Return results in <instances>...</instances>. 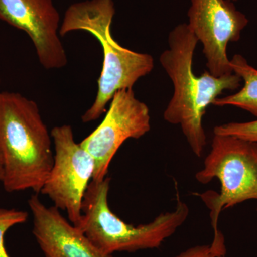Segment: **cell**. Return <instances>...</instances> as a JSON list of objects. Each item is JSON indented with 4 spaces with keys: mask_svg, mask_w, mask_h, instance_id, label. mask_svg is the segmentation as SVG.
Segmentation results:
<instances>
[{
    "mask_svg": "<svg viewBox=\"0 0 257 257\" xmlns=\"http://www.w3.org/2000/svg\"><path fill=\"white\" fill-rule=\"evenodd\" d=\"M25 211L0 208V257H10L5 246V236L8 230L28 220Z\"/></svg>",
    "mask_w": 257,
    "mask_h": 257,
    "instance_id": "7c38bea8",
    "label": "cell"
},
{
    "mask_svg": "<svg viewBox=\"0 0 257 257\" xmlns=\"http://www.w3.org/2000/svg\"><path fill=\"white\" fill-rule=\"evenodd\" d=\"M188 19L189 28L202 44L209 73L215 77L233 73L227 46L241 38L248 23L246 15L229 0H191Z\"/></svg>",
    "mask_w": 257,
    "mask_h": 257,
    "instance_id": "ba28073f",
    "label": "cell"
},
{
    "mask_svg": "<svg viewBox=\"0 0 257 257\" xmlns=\"http://www.w3.org/2000/svg\"><path fill=\"white\" fill-rule=\"evenodd\" d=\"M174 257H226V253L221 252L212 245H197L187 248Z\"/></svg>",
    "mask_w": 257,
    "mask_h": 257,
    "instance_id": "5bb4252c",
    "label": "cell"
},
{
    "mask_svg": "<svg viewBox=\"0 0 257 257\" xmlns=\"http://www.w3.org/2000/svg\"><path fill=\"white\" fill-rule=\"evenodd\" d=\"M199 183L217 179L220 192L199 195L210 211L214 229L212 244L224 246L223 234L218 229L221 212L248 200H257V143L230 135H214L204 167L195 175Z\"/></svg>",
    "mask_w": 257,
    "mask_h": 257,
    "instance_id": "5b68a950",
    "label": "cell"
},
{
    "mask_svg": "<svg viewBox=\"0 0 257 257\" xmlns=\"http://www.w3.org/2000/svg\"><path fill=\"white\" fill-rule=\"evenodd\" d=\"M230 66L233 73L237 74L243 81V87L234 94L218 97L213 104L235 106L257 117V69L250 65L241 55L233 56L230 60Z\"/></svg>",
    "mask_w": 257,
    "mask_h": 257,
    "instance_id": "8fae6325",
    "label": "cell"
},
{
    "mask_svg": "<svg viewBox=\"0 0 257 257\" xmlns=\"http://www.w3.org/2000/svg\"><path fill=\"white\" fill-rule=\"evenodd\" d=\"M34 194L28 200L32 234L45 257H114L98 249L60 210L47 207Z\"/></svg>",
    "mask_w": 257,
    "mask_h": 257,
    "instance_id": "30bf717a",
    "label": "cell"
},
{
    "mask_svg": "<svg viewBox=\"0 0 257 257\" xmlns=\"http://www.w3.org/2000/svg\"><path fill=\"white\" fill-rule=\"evenodd\" d=\"M54 161L41 194L63 210L76 226L82 216L83 199L92 182L95 163L92 155L74 140L70 125L55 126L51 131Z\"/></svg>",
    "mask_w": 257,
    "mask_h": 257,
    "instance_id": "8992f818",
    "label": "cell"
},
{
    "mask_svg": "<svg viewBox=\"0 0 257 257\" xmlns=\"http://www.w3.org/2000/svg\"><path fill=\"white\" fill-rule=\"evenodd\" d=\"M3 175H4V168H3V159H2L1 155H0V182L2 183L3 181Z\"/></svg>",
    "mask_w": 257,
    "mask_h": 257,
    "instance_id": "9a60e30c",
    "label": "cell"
},
{
    "mask_svg": "<svg viewBox=\"0 0 257 257\" xmlns=\"http://www.w3.org/2000/svg\"><path fill=\"white\" fill-rule=\"evenodd\" d=\"M214 135H230L257 143V119L246 122H230L216 126Z\"/></svg>",
    "mask_w": 257,
    "mask_h": 257,
    "instance_id": "4fadbf2b",
    "label": "cell"
},
{
    "mask_svg": "<svg viewBox=\"0 0 257 257\" xmlns=\"http://www.w3.org/2000/svg\"><path fill=\"white\" fill-rule=\"evenodd\" d=\"M52 140L35 101L0 92L2 184L6 192H41L53 165Z\"/></svg>",
    "mask_w": 257,
    "mask_h": 257,
    "instance_id": "7a4b0ae2",
    "label": "cell"
},
{
    "mask_svg": "<svg viewBox=\"0 0 257 257\" xmlns=\"http://www.w3.org/2000/svg\"><path fill=\"white\" fill-rule=\"evenodd\" d=\"M109 177L89 184L83 199L82 216L77 228L106 254L135 252L160 247L188 218L189 209L177 199L174 210L162 213L151 222L135 226L116 215L108 202Z\"/></svg>",
    "mask_w": 257,
    "mask_h": 257,
    "instance_id": "277c9868",
    "label": "cell"
},
{
    "mask_svg": "<svg viewBox=\"0 0 257 257\" xmlns=\"http://www.w3.org/2000/svg\"><path fill=\"white\" fill-rule=\"evenodd\" d=\"M114 15L112 0H87L69 6L60 26V36L83 30L95 37L103 49L104 60L95 100L83 114V122L99 119L115 93L133 89L155 66L152 55L124 48L113 38L111 25Z\"/></svg>",
    "mask_w": 257,
    "mask_h": 257,
    "instance_id": "3957f363",
    "label": "cell"
},
{
    "mask_svg": "<svg viewBox=\"0 0 257 257\" xmlns=\"http://www.w3.org/2000/svg\"><path fill=\"white\" fill-rule=\"evenodd\" d=\"M169 48L162 52L160 63L173 83L174 94L164 112V119L178 124L193 153L202 157L207 145L203 116L226 90H236L241 79L231 73L215 77L206 71L201 76L193 72V58L199 40L187 24H180L169 35Z\"/></svg>",
    "mask_w": 257,
    "mask_h": 257,
    "instance_id": "6da1fadb",
    "label": "cell"
},
{
    "mask_svg": "<svg viewBox=\"0 0 257 257\" xmlns=\"http://www.w3.org/2000/svg\"><path fill=\"white\" fill-rule=\"evenodd\" d=\"M0 20L31 39L44 68H63L67 57L60 37V16L52 0H0Z\"/></svg>",
    "mask_w": 257,
    "mask_h": 257,
    "instance_id": "9c48e42d",
    "label": "cell"
},
{
    "mask_svg": "<svg viewBox=\"0 0 257 257\" xmlns=\"http://www.w3.org/2000/svg\"><path fill=\"white\" fill-rule=\"evenodd\" d=\"M151 128L150 109L137 99L133 89L117 91L98 127L80 143L95 163L92 180L106 177L113 157L128 139L141 138Z\"/></svg>",
    "mask_w": 257,
    "mask_h": 257,
    "instance_id": "52a82bcc",
    "label": "cell"
},
{
    "mask_svg": "<svg viewBox=\"0 0 257 257\" xmlns=\"http://www.w3.org/2000/svg\"><path fill=\"white\" fill-rule=\"evenodd\" d=\"M0 82H1V79H0Z\"/></svg>",
    "mask_w": 257,
    "mask_h": 257,
    "instance_id": "e0dca14e",
    "label": "cell"
},
{
    "mask_svg": "<svg viewBox=\"0 0 257 257\" xmlns=\"http://www.w3.org/2000/svg\"><path fill=\"white\" fill-rule=\"evenodd\" d=\"M229 1H231L233 2V3H234V2L238 1V0H229Z\"/></svg>",
    "mask_w": 257,
    "mask_h": 257,
    "instance_id": "2e32d148",
    "label": "cell"
}]
</instances>
